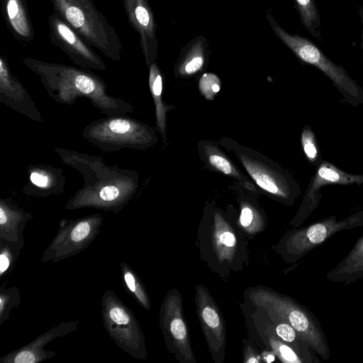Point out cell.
Segmentation results:
<instances>
[{"label":"cell","instance_id":"obj_1","mask_svg":"<svg viewBox=\"0 0 363 363\" xmlns=\"http://www.w3.org/2000/svg\"><path fill=\"white\" fill-rule=\"evenodd\" d=\"M62 162L83 176L84 184L67 201L66 210L91 208L113 214L121 211L135 196L139 174L105 163L101 155L55 147Z\"/></svg>","mask_w":363,"mask_h":363},{"label":"cell","instance_id":"obj_2","mask_svg":"<svg viewBox=\"0 0 363 363\" xmlns=\"http://www.w3.org/2000/svg\"><path fill=\"white\" fill-rule=\"evenodd\" d=\"M23 64L38 76L49 96L63 105H73L81 97L106 116L133 113L134 107L125 100L107 91L105 81L88 69L25 57Z\"/></svg>","mask_w":363,"mask_h":363},{"label":"cell","instance_id":"obj_3","mask_svg":"<svg viewBox=\"0 0 363 363\" xmlns=\"http://www.w3.org/2000/svg\"><path fill=\"white\" fill-rule=\"evenodd\" d=\"M248 240L238 225L237 215L206 206L196 245L201 260L220 279L228 281L249 266Z\"/></svg>","mask_w":363,"mask_h":363},{"label":"cell","instance_id":"obj_4","mask_svg":"<svg viewBox=\"0 0 363 363\" xmlns=\"http://www.w3.org/2000/svg\"><path fill=\"white\" fill-rule=\"evenodd\" d=\"M244 301L264 309L268 314L290 324L324 360L330 357L329 342L318 318L291 296L260 284L243 292Z\"/></svg>","mask_w":363,"mask_h":363},{"label":"cell","instance_id":"obj_5","mask_svg":"<svg viewBox=\"0 0 363 363\" xmlns=\"http://www.w3.org/2000/svg\"><path fill=\"white\" fill-rule=\"evenodd\" d=\"M54 13L106 57L119 62L122 43L94 0H50Z\"/></svg>","mask_w":363,"mask_h":363},{"label":"cell","instance_id":"obj_6","mask_svg":"<svg viewBox=\"0 0 363 363\" xmlns=\"http://www.w3.org/2000/svg\"><path fill=\"white\" fill-rule=\"evenodd\" d=\"M82 135L104 152L124 148L144 150L157 142L151 126L126 114L95 120L84 127Z\"/></svg>","mask_w":363,"mask_h":363},{"label":"cell","instance_id":"obj_7","mask_svg":"<svg viewBox=\"0 0 363 363\" xmlns=\"http://www.w3.org/2000/svg\"><path fill=\"white\" fill-rule=\"evenodd\" d=\"M265 17L275 36L297 58L320 70L351 103L363 101L362 89L342 66L333 62L309 39L286 31L276 21L271 8L265 11Z\"/></svg>","mask_w":363,"mask_h":363},{"label":"cell","instance_id":"obj_8","mask_svg":"<svg viewBox=\"0 0 363 363\" xmlns=\"http://www.w3.org/2000/svg\"><path fill=\"white\" fill-rule=\"evenodd\" d=\"M362 225L363 211L341 220L331 216L308 226L287 230L272 248L285 263L293 264L336 233Z\"/></svg>","mask_w":363,"mask_h":363},{"label":"cell","instance_id":"obj_9","mask_svg":"<svg viewBox=\"0 0 363 363\" xmlns=\"http://www.w3.org/2000/svg\"><path fill=\"white\" fill-rule=\"evenodd\" d=\"M104 327L116 345L140 360L147 357L144 333L133 311L116 295L107 289L101 300Z\"/></svg>","mask_w":363,"mask_h":363},{"label":"cell","instance_id":"obj_10","mask_svg":"<svg viewBox=\"0 0 363 363\" xmlns=\"http://www.w3.org/2000/svg\"><path fill=\"white\" fill-rule=\"evenodd\" d=\"M222 145L231 150L256 184L271 195L274 199L287 206L292 205L297 190L291 180L279 167L259 153L245 147L231 139L220 140Z\"/></svg>","mask_w":363,"mask_h":363},{"label":"cell","instance_id":"obj_11","mask_svg":"<svg viewBox=\"0 0 363 363\" xmlns=\"http://www.w3.org/2000/svg\"><path fill=\"white\" fill-rule=\"evenodd\" d=\"M104 218L94 213L75 219L60 220L59 229L43 251V262H58L87 249L101 231Z\"/></svg>","mask_w":363,"mask_h":363},{"label":"cell","instance_id":"obj_12","mask_svg":"<svg viewBox=\"0 0 363 363\" xmlns=\"http://www.w3.org/2000/svg\"><path fill=\"white\" fill-rule=\"evenodd\" d=\"M159 325L164 345L179 363H197L184 315L183 298L174 287L164 295L160 308Z\"/></svg>","mask_w":363,"mask_h":363},{"label":"cell","instance_id":"obj_13","mask_svg":"<svg viewBox=\"0 0 363 363\" xmlns=\"http://www.w3.org/2000/svg\"><path fill=\"white\" fill-rule=\"evenodd\" d=\"M196 313L208 352L214 363L225 358L226 326L224 317L208 289L202 284L195 287Z\"/></svg>","mask_w":363,"mask_h":363},{"label":"cell","instance_id":"obj_14","mask_svg":"<svg viewBox=\"0 0 363 363\" xmlns=\"http://www.w3.org/2000/svg\"><path fill=\"white\" fill-rule=\"evenodd\" d=\"M49 36L77 65L82 68L104 71L106 65L102 58L76 30L54 12L49 16Z\"/></svg>","mask_w":363,"mask_h":363},{"label":"cell","instance_id":"obj_15","mask_svg":"<svg viewBox=\"0 0 363 363\" xmlns=\"http://www.w3.org/2000/svg\"><path fill=\"white\" fill-rule=\"evenodd\" d=\"M363 183V175L351 174L326 162H322L313 177L297 213L290 221L294 228L300 227L318 205L320 189L330 184L349 185Z\"/></svg>","mask_w":363,"mask_h":363},{"label":"cell","instance_id":"obj_16","mask_svg":"<svg viewBox=\"0 0 363 363\" xmlns=\"http://www.w3.org/2000/svg\"><path fill=\"white\" fill-rule=\"evenodd\" d=\"M128 20L138 33L140 47L145 64L149 67L158 52L157 23L148 0H123Z\"/></svg>","mask_w":363,"mask_h":363},{"label":"cell","instance_id":"obj_17","mask_svg":"<svg viewBox=\"0 0 363 363\" xmlns=\"http://www.w3.org/2000/svg\"><path fill=\"white\" fill-rule=\"evenodd\" d=\"M240 307L244 315L248 337L260 350H272L277 359L284 363H308L295 347L268 329L245 302L241 303Z\"/></svg>","mask_w":363,"mask_h":363},{"label":"cell","instance_id":"obj_18","mask_svg":"<svg viewBox=\"0 0 363 363\" xmlns=\"http://www.w3.org/2000/svg\"><path fill=\"white\" fill-rule=\"evenodd\" d=\"M0 102L29 119L43 123V117L30 95L9 66L6 56H0Z\"/></svg>","mask_w":363,"mask_h":363},{"label":"cell","instance_id":"obj_19","mask_svg":"<svg viewBox=\"0 0 363 363\" xmlns=\"http://www.w3.org/2000/svg\"><path fill=\"white\" fill-rule=\"evenodd\" d=\"M79 323L78 320L62 322L38 335L28 344L1 357L0 362L38 363L52 358L56 355V352L45 350L44 347L55 339L74 332L77 328Z\"/></svg>","mask_w":363,"mask_h":363},{"label":"cell","instance_id":"obj_20","mask_svg":"<svg viewBox=\"0 0 363 363\" xmlns=\"http://www.w3.org/2000/svg\"><path fill=\"white\" fill-rule=\"evenodd\" d=\"M28 182L22 192L33 197H48L64 192L66 177L60 167L50 164H30L26 167Z\"/></svg>","mask_w":363,"mask_h":363},{"label":"cell","instance_id":"obj_21","mask_svg":"<svg viewBox=\"0 0 363 363\" xmlns=\"http://www.w3.org/2000/svg\"><path fill=\"white\" fill-rule=\"evenodd\" d=\"M33 216L16 204L11 198L0 199V240L24 247L23 231Z\"/></svg>","mask_w":363,"mask_h":363},{"label":"cell","instance_id":"obj_22","mask_svg":"<svg viewBox=\"0 0 363 363\" xmlns=\"http://www.w3.org/2000/svg\"><path fill=\"white\" fill-rule=\"evenodd\" d=\"M211 55L208 39L199 35L186 43L180 50L174 67V75L189 77L204 69Z\"/></svg>","mask_w":363,"mask_h":363},{"label":"cell","instance_id":"obj_23","mask_svg":"<svg viewBox=\"0 0 363 363\" xmlns=\"http://www.w3.org/2000/svg\"><path fill=\"white\" fill-rule=\"evenodd\" d=\"M6 25L13 37L25 43L35 40L26 0H0Z\"/></svg>","mask_w":363,"mask_h":363},{"label":"cell","instance_id":"obj_24","mask_svg":"<svg viewBox=\"0 0 363 363\" xmlns=\"http://www.w3.org/2000/svg\"><path fill=\"white\" fill-rule=\"evenodd\" d=\"M326 279L345 285L363 279V236L336 267L328 272Z\"/></svg>","mask_w":363,"mask_h":363},{"label":"cell","instance_id":"obj_25","mask_svg":"<svg viewBox=\"0 0 363 363\" xmlns=\"http://www.w3.org/2000/svg\"><path fill=\"white\" fill-rule=\"evenodd\" d=\"M199 152L203 160L210 167L237 179L249 191L257 192L254 184L238 170L216 145L209 142H201L199 145Z\"/></svg>","mask_w":363,"mask_h":363},{"label":"cell","instance_id":"obj_26","mask_svg":"<svg viewBox=\"0 0 363 363\" xmlns=\"http://www.w3.org/2000/svg\"><path fill=\"white\" fill-rule=\"evenodd\" d=\"M240 207L237 215L239 228L248 239H253L263 233L267 227V217L258 203L250 198L238 199Z\"/></svg>","mask_w":363,"mask_h":363},{"label":"cell","instance_id":"obj_27","mask_svg":"<svg viewBox=\"0 0 363 363\" xmlns=\"http://www.w3.org/2000/svg\"><path fill=\"white\" fill-rule=\"evenodd\" d=\"M148 84L155 106L156 129L166 144V115L174 107L165 104L162 100L163 78L156 61L148 67Z\"/></svg>","mask_w":363,"mask_h":363},{"label":"cell","instance_id":"obj_28","mask_svg":"<svg viewBox=\"0 0 363 363\" xmlns=\"http://www.w3.org/2000/svg\"><path fill=\"white\" fill-rule=\"evenodd\" d=\"M120 272L125 290L146 311L151 309V301L147 289L137 272L127 263H119Z\"/></svg>","mask_w":363,"mask_h":363},{"label":"cell","instance_id":"obj_29","mask_svg":"<svg viewBox=\"0 0 363 363\" xmlns=\"http://www.w3.org/2000/svg\"><path fill=\"white\" fill-rule=\"evenodd\" d=\"M301 23L311 35L323 42L320 16L315 0H293Z\"/></svg>","mask_w":363,"mask_h":363},{"label":"cell","instance_id":"obj_30","mask_svg":"<svg viewBox=\"0 0 363 363\" xmlns=\"http://www.w3.org/2000/svg\"><path fill=\"white\" fill-rule=\"evenodd\" d=\"M21 303L19 289L16 286L0 289V325L10 319L13 309L17 308Z\"/></svg>","mask_w":363,"mask_h":363},{"label":"cell","instance_id":"obj_31","mask_svg":"<svg viewBox=\"0 0 363 363\" xmlns=\"http://www.w3.org/2000/svg\"><path fill=\"white\" fill-rule=\"evenodd\" d=\"M22 249L0 240V279L9 274L13 269Z\"/></svg>","mask_w":363,"mask_h":363},{"label":"cell","instance_id":"obj_32","mask_svg":"<svg viewBox=\"0 0 363 363\" xmlns=\"http://www.w3.org/2000/svg\"><path fill=\"white\" fill-rule=\"evenodd\" d=\"M201 93L208 100H212L220 89V81L213 73H205L199 79Z\"/></svg>","mask_w":363,"mask_h":363},{"label":"cell","instance_id":"obj_33","mask_svg":"<svg viewBox=\"0 0 363 363\" xmlns=\"http://www.w3.org/2000/svg\"><path fill=\"white\" fill-rule=\"evenodd\" d=\"M301 145L303 152L311 162H315L318 156V151L313 131L309 128H305L301 134Z\"/></svg>","mask_w":363,"mask_h":363},{"label":"cell","instance_id":"obj_34","mask_svg":"<svg viewBox=\"0 0 363 363\" xmlns=\"http://www.w3.org/2000/svg\"><path fill=\"white\" fill-rule=\"evenodd\" d=\"M242 359L244 363H262L260 350L250 339L243 338L242 340Z\"/></svg>","mask_w":363,"mask_h":363},{"label":"cell","instance_id":"obj_35","mask_svg":"<svg viewBox=\"0 0 363 363\" xmlns=\"http://www.w3.org/2000/svg\"><path fill=\"white\" fill-rule=\"evenodd\" d=\"M262 362L271 363L277 359L275 353L270 350L264 349L260 350Z\"/></svg>","mask_w":363,"mask_h":363},{"label":"cell","instance_id":"obj_36","mask_svg":"<svg viewBox=\"0 0 363 363\" xmlns=\"http://www.w3.org/2000/svg\"><path fill=\"white\" fill-rule=\"evenodd\" d=\"M358 13L362 23V40H361V47L363 51V7L359 6L358 9Z\"/></svg>","mask_w":363,"mask_h":363}]
</instances>
